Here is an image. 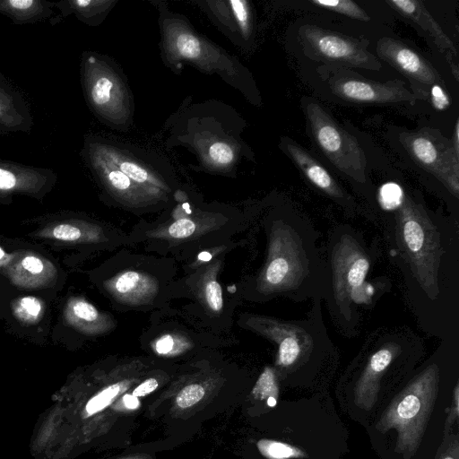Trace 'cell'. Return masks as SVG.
<instances>
[{
    "instance_id": "1",
    "label": "cell",
    "mask_w": 459,
    "mask_h": 459,
    "mask_svg": "<svg viewBox=\"0 0 459 459\" xmlns=\"http://www.w3.org/2000/svg\"><path fill=\"white\" fill-rule=\"evenodd\" d=\"M314 227L296 214L271 222L265 263L256 280L264 298L282 296L300 302L324 299L328 290V269L320 254Z\"/></svg>"
},
{
    "instance_id": "2",
    "label": "cell",
    "mask_w": 459,
    "mask_h": 459,
    "mask_svg": "<svg viewBox=\"0 0 459 459\" xmlns=\"http://www.w3.org/2000/svg\"><path fill=\"white\" fill-rule=\"evenodd\" d=\"M388 212H393V251L398 257L407 285L411 282L415 291L435 305L444 299L442 291L450 285L446 277L451 273L452 262L457 263V255L452 253V233L445 235L448 222H440L412 197L404 194L402 203ZM458 231V230H456Z\"/></svg>"
},
{
    "instance_id": "3",
    "label": "cell",
    "mask_w": 459,
    "mask_h": 459,
    "mask_svg": "<svg viewBox=\"0 0 459 459\" xmlns=\"http://www.w3.org/2000/svg\"><path fill=\"white\" fill-rule=\"evenodd\" d=\"M328 290L325 299L333 323L352 335L359 324V307H373L387 291V279L367 278L373 265V249L359 232L339 225L329 236L326 249Z\"/></svg>"
},
{
    "instance_id": "4",
    "label": "cell",
    "mask_w": 459,
    "mask_h": 459,
    "mask_svg": "<svg viewBox=\"0 0 459 459\" xmlns=\"http://www.w3.org/2000/svg\"><path fill=\"white\" fill-rule=\"evenodd\" d=\"M321 301L314 299L309 316L301 320L262 316L249 318L251 329L276 344V372L292 373L332 348L323 320Z\"/></svg>"
},
{
    "instance_id": "5",
    "label": "cell",
    "mask_w": 459,
    "mask_h": 459,
    "mask_svg": "<svg viewBox=\"0 0 459 459\" xmlns=\"http://www.w3.org/2000/svg\"><path fill=\"white\" fill-rule=\"evenodd\" d=\"M440 368L433 362L415 376L393 400L377 423V429L385 433L397 431L395 450L405 459L418 450L430 418L438 392Z\"/></svg>"
},
{
    "instance_id": "6",
    "label": "cell",
    "mask_w": 459,
    "mask_h": 459,
    "mask_svg": "<svg viewBox=\"0 0 459 459\" xmlns=\"http://www.w3.org/2000/svg\"><path fill=\"white\" fill-rule=\"evenodd\" d=\"M306 109L313 136L325 155L341 172L365 184L367 160L356 138L319 104L310 102Z\"/></svg>"
},
{
    "instance_id": "7",
    "label": "cell",
    "mask_w": 459,
    "mask_h": 459,
    "mask_svg": "<svg viewBox=\"0 0 459 459\" xmlns=\"http://www.w3.org/2000/svg\"><path fill=\"white\" fill-rule=\"evenodd\" d=\"M375 347L368 356L354 387L355 403L370 410L378 396L382 377L400 358L416 349L418 340L409 333L395 332L385 333L375 340Z\"/></svg>"
},
{
    "instance_id": "8",
    "label": "cell",
    "mask_w": 459,
    "mask_h": 459,
    "mask_svg": "<svg viewBox=\"0 0 459 459\" xmlns=\"http://www.w3.org/2000/svg\"><path fill=\"white\" fill-rule=\"evenodd\" d=\"M81 84L91 111L104 122H115L117 106L125 105V89L108 58L91 51L82 55Z\"/></svg>"
},
{
    "instance_id": "9",
    "label": "cell",
    "mask_w": 459,
    "mask_h": 459,
    "mask_svg": "<svg viewBox=\"0 0 459 459\" xmlns=\"http://www.w3.org/2000/svg\"><path fill=\"white\" fill-rule=\"evenodd\" d=\"M431 130H422L403 136L404 147L413 160L432 173L446 188L458 198L459 155L453 144Z\"/></svg>"
},
{
    "instance_id": "10",
    "label": "cell",
    "mask_w": 459,
    "mask_h": 459,
    "mask_svg": "<svg viewBox=\"0 0 459 459\" xmlns=\"http://www.w3.org/2000/svg\"><path fill=\"white\" fill-rule=\"evenodd\" d=\"M300 35L305 48L316 57L365 69L381 67L373 55L350 38L312 25L302 27Z\"/></svg>"
},
{
    "instance_id": "11",
    "label": "cell",
    "mask_w": 459,
    "mask_h": 459,
    "mask_svg": "<svg viewBox=\"0 0 459 459\" xmlns=\"http://www.w3.org/2000/svg\"><path fill=\"white\" fill-rule=\"evenodd\" d=\"M83 145L99 154L114 168L120 170L135 183L156 191H169V185L160 169L142 155L141 152L129 150L99 136L86 135Z\"/></svg>"
},
{
    "instance_id": "12",
    "label": "cell",
    "mask_w": 459,
    "mask_h": 459,
    "mask_svg": "<svg viewBox=\"0 0 459 459\" xmlns=\"http://www.w3.org/2000/svg\"><path fill=\"white\" fill-rule=\"evenodd\" d=\"M57 181L48 168L36 167L0 158V199L23 195L41 199Z\"/></svg>"
},
{
    "instance_id": "13",
    "label": "cell",
    "mask_w": 459,
    "mask_h": 459,
    "mask_svg": "<svg viewBox=\"0 0 459 459\" xmlns=\"http://www.w3.org/2000/svg\"><path fill=\"white\" fill-rule=\"evenodd\" d=\"M82 156L100 186L124 203L139 205L150 197L163 194L135 183L85 145L82 146Z\"/></svg>"
},
{
    "instance_id": "14",
    "label": "cell",
    "mask_w": 459,
    "mask_h": 459,
    "mask_svg": "<svg viewBox=\"0 0 459 459\" xmlns=\"http://www.w3.org/2000/svg\"><path fill=\"white\" fill-rule=\"evenodd\" d=\"M330 85L334 94L352 102L414 104L417 100V97L399 82L380 83L344 77L332 79Z\"/></svg>"
},
{
    "instance_id": "15",
    "label": "cell",
    "mask_w": 459,
    "mask_h": 459,
    "mask_svg": "<svg viewBox=\"0 0 459 459\" xmlns=\"http://www.w3.org/2000/svg\"><path fill=\"white\" fill-rule=\"evenodd\" d=\"M377 52L381 59L423 85L432 86L441 82L434 67L401 41L383 38L377 42Z\"/></svg>"
},
{
    "instance_id": "16",
    "label": "cell",
    "mask_w": 459,
    "mask_h": 459,
    "mask_svg": "<svg viewBox=\"0 0 459 459\" xmlns=\"http://www.w3.org/2000/svg\"><path fill=\"white\" fill-rule=\"evenodd\" d=\"M33 124L24 96L0 72V134L29 133Z\"/></svg>"
},
{
    "instance_id": "17",
    "label": "cell",
    "mask_w": 459,
    "mask_h": 459,
    "mask_svg": "<svg viewBox=\"0 0 459 459\" xmlns=\"http://www.w3.org/2000/svg\"><path fill=\"white\" fill-rule=\"evenodd\" d=\"M286 148L291 160L310 183L344 208L351 209L353 203L351 198L321 164L295 143H288Z\"/></svg>"
},
{
    "instance_id": "18",
    "label": "cell",
    "mask_w": 459,
    "mask_h": 459,
    "mask_svg": "<svg viewBox=\"0 0 459 459\" xmlns=\"http://www.w3.org/2000/svg\"><path fill=\"white\" fill-rule=\"evenodd\" d=\"M387 4L403 16L420 27L433 39L441 50L454 55L455 56H457V50L453 42L442 30L439 24L429 13L422 2L417 0H389Z\"/></svg>"
},
{
    "instance_id": "19",
    "label": "cell",
    "mask_w": 459,
    "mask_h": 459,
    "mask_svg": "<svg viewBox=\"0 0 459 459\" xmlns=\"http://www.w3.org/2000/svg\"><path fill=\"white\" fill-rule=\"evenodd\" d=\"M64 316L69 325L89 334L102 333L110 325L103 314L82 298L70 299L66 303Z\"/></svg>"
},
{
    "instance_id": "20",
    "label": "cell",
    "mask_w": 459,
    "mask_h": 459,
    "mask_svg": "<svg viewBox=\"0 0 459 459\" xmlns=\"http://www.w3.org/2000/svg\"><path fill=\"white\" fill-rule=\"evenodd\" d=\"M115 2L102 0H64L54 2L60 14L50 20L51 24L65 19L73 14L82 22L96 26L102 22L108 12Z\"/></svg>"
},
{
    "instance_id": "21",
    "label": "cell",
    "mask_w": 459,
    "mask_h": 459,
    "mask_svg": "<svg viewBox=\"0 0 459 459\" xmlns=\"http://www.w3.org/2000/svg\"><path fill=\"white\" fill-rule=\"evenodd\" d=\"M53 264L38 255H27L13 264L9 272L12 281L23 287H40L55 275Z\"/></svg>"
},
{
    "instance_id": "22",
    "label": "cell",
    "mask_w": 459,
    "mask_h": 459,
    "mask_svg": "<svg viewBox=\"0 0 459 459\" xmlns=\"http://www.w3.org/2000/svg\"><path fill=\"white\" fill-rule=\"evenodd\" d=\"M0 14L14 24H32L54 14V2L46 0H0Z\"/></svg>"
},
{
    "instance_id": "23",
    "label": "cell",
    "mask_w": 459,
    "mask_h": 459,
    "mask_svg": "<svg viewBox=\"0 0 459 459\" xmlns=\"http://www.w3.org/2000/svg\"><path fill=\"white\" fill-rule=\"evenodd\" d=\"M113 293L127 302H141L152 296L156 290L154 281L135 271H126L108 283Z\"/></svg>"
},
{
    "instance_id": "24",
    "label": "cell",
    "mask_w": 459,
    "mask_h": 459,
    "mask_svg": "<svg viewBox=\"0 0 459 459\" xmlns=\"http://www.w3.org/2000/svg\"><path fill=\"white\" fill-rule=\"evenodd\" d=\"M37 236L64 242H93L100 238V230L77 221H59L37 232Z\"/></svg>"
},
{
    "instance_id": "25",
    "label": "cell",
    "mask_w": 459,
    "mask_h": 459,
    "mask_svg": "<svg viewBox=\"0 0 459 459\" xmlns=\"http://www.w3.org/2000/svg\"><path fill=\"white\" fill-rule=\"evenodd\" d=\"M252 395L257 400H266L267 404L273 407L279 397V383L274 368L265 367L252 390Z\"/></svg>"
},
{
    "instance_id": "26",
    "label": "cell",
    "mask_w": 459,
    "mask_h": 459,
    "mask_svg": "<svg viewBox=\"0 0 459 459\" xmlns=\"http://www.w3.org/2000/svg\"><path fill=\"white\" fill-rule=\"evenodd\" d=\"M256 446L267 459H300L307 457V454L299 447L288 443L272 440L260 439Z\"/></svg>"
},
{
    "instance_id": "27",
    "label": "cell",
    "mask_w": 459,
    "mask_h": 459,
    "mask_svg": "<svg viewBox=\"0 0 459 459\" xmlns=\"http://www.w3.org/2000/svg\"><path fill=\"white\" fill-rule=\"evenodd\" d=\"M310 3L352 19L363 22L369 21L370 19L359 5L351 0H311Z\"/></svg>"
},
{
    "instance_id": "28",
    "label": "cell",
    "mask_w": 459,
    "mask_h": 459,
    "mask_svg": "<svg viewBox=\"0 0 459 459\" xmlns=\"http://www.w3.org/2000/svg\"><path fill=\"white\" fill-rule=\"evenodd\" d=\"M43 302L32 296L18 299L13 306V313L21 321L27 324L36 323L42 316Z\"/></svg>"
},
{
    "instance_id": "29",
    "label": "cell",
    "mask_w": 459,
    "mask_h": 459,
    "mask_svg": "<svg viewBox=\"0 0 459 459\" xmlns=\"http://www.w3.org/2000/svg\"><path fill=\"white\" fill-rule=\"evenodd\" d=\"M123 386L122 383H114L92 396L85 405L86 413L92 415L105 409L122 392Z\"/></svg>"
},
{
    "instance_id": "30",
    "label": "cell",
    "mask_w": 459,
    "mask_h": 459,
    "mask_svg": "<svg viewBox=\"0 0 459 459\" xmlns=\"http://www.w3.org/2000/svg\"><path fill=\"white\" fill-rule=\"evenodd\" d=\"M404 194L400 185L394 182L385 183L379 187L377 193L380 208L385 212L394 209L402 203Z\"/></svg>"
},
{
    "instance_id": "31",
    "label": "cell",
    "mask_w": 459,
    "mask_h": 459,
    "mask_svg": "<svg viewBox=\"0 0 459 459\" xmlns=\"http://www.w3.org/2000/svg\"><path fill=\"white\" fill-rule=\"evenodd\" d=\"M227 3L232 12L233 21L239 28L242 36L247 38L251 31V15L248 3L242 0H232Z\"/></svg>"
},
{
    "instance_id": "32",
    "label": "cell",
    "mask_w": 459,
    "mask_h": 459,
    "mask_svg": "<svg viewBox=\"0 0 459 459\" xmlns=\"http://www.w3.org/2000/svg\"><path fill=\"white\" fill-rule=\"evenodd\" d=\"M205 388L201 384H190L183 387L176 396L178 409H187L197 404L204 396Z\"/></svg>"
},
{
    "instance_id": "33",
    "label": "cell",
    "mask_w": 459,
    "mask_h": 459,
    "mask_svg": "<svg viewBox=\"0 0 459 459\" xmlns=\"http://www.w3.org/2000/svg\"><path fill=\"white\" fill-rule=\"evenodd\" d=\"M189 346V342H184L181 337L166 333L160 336L154 342V350L159 354H175Z\"/></svg>"
},
{
    "instance_id": "34",
    "label": "cell",
    "mask_w": 459,
    "mask_h": 459,
    "mask_svg": "<svg viewBox=\"0 0 459 459\" xmlns=\"http://www.w3.org/2000/svg\"><path fill=\"white\" fill-rule=\"evenodd\" d=\"M204 296L208 307L219 312L223 306L221 287L215 279H209L204 285Z\"/></svg>"
},
{
    "instance_id": "35",
    "label": "cell",
    "mask_w": 459,
    "mask_h": 459,
    "mask_svg": "<svg viewBox=\"0 0 459 459\" xmlns=\"http://www.w3.org/2000/svg\"><path fill=\"white\" fill-rule=\"evenodd\" d=\"M209 157L213 164L225 166L232 163L235 155L233 148L226 142H216L209 148Z\"/></svg>"
},
{
    "instance_id": "36",
    "label": "cell",
    "mask_w": 459,
    "mask_h": 459,
    "mask_svg": "<svg viewBox=\"0 0 459 459\" xmlns=\"http://www.w3.org/2000/svg\"><path fill=\"white\" fill-rule=\"evenodd\" d=\"M196 229L197 224L195 221L188 218H181L171 223L167 231L169 237L181 239L193 235Z\"/></svg>"
},
{
    "instance_id": "37",
    "label": "cell",
    "mask_w": 459,
    "mask_h": 459,
    "mask_svg": "<svg viewBox=\"0 0 459 459\" xmlns=\"http://www.w3.org/2000/svg\"><path fill=\"white\" fill-rule=\"evenodd\" d=\"M459 442L457 435H450L444 438V442L438 449L436 459H458Z\"/></svg>"
},
{
    "instance_id": "38",
    "label": "cell",
    "mask_w": 459,
    "mask_h": 459,
    "mask_svg": "<svg viewBox=\"0 0 459 459\" xmlns=\"http://www.w3.org/2000/svg\"><path fill=\"white\" fill-rule=\"evenodd\" d=\"M430 102L433 108L437 111H444L450 106L448 95L439 83L431 86Z\"/></svg>"
},
{
    "instance_id": "39",
    "label": "cell",
    "mask_w": 459,
    "mask_h": 459,
    "mask_svg": "<svg viewBox=\"0 0 459 459\" xmlns=\"http://www.w3.org/2000/svg\"><path fill=\"white\" fill-rule=\"evenodd\" d=\"M458 398H459V385H458V382H456L455 386L454 388V392H453L452 407L450 409V411H449L448 416L446 420L445 431H444L446 436L447 435V432L449 431L450 427L458 419V416H459V406H458L459 399Z\"/></svg>"
},
{
    "instance_id": "40",
    "label": "cell",
    "mask_w": 459,
    "mask_h": 459,
    "mask_svg": "<svg viewBox=\"0 0 459 459\" xmlns=\"http://www.w3.org/2000/svg\"><path fill=\"white\" fill-rule=\"evenodd\" d=\"M159 385L158 380L154 377H149L138 385L132 392L131 395L134 397L144 396L154 391Z\"/></svg>"
},
{
    "instance_id": "41",
    "label": "cell",
    "mask_w": 459,
    "mask_h": 459,
    "mask_svg": "<svg viewBox=\"0 0 459 459\" xmlns=\"http://www.w3.org/2000/svg\"><path fill=\"white\" fill-rule=\"evenodd\" d=\"M452 144L456 152L459 155V123L456 121L455 126L454 135L452 136Z\"/></svg>"
},
{
    "instance_id": "42",
    "label": "cell",
    "mask_w": 459,
    "mask_h": 459,
    "mask_svg": "<svg viewBox=\"0 0 459 459\" xmlns=\"http://www.w3.org/2000/svg\"><path fill=\"white\" fill-rule=\"evenodd\" d=\"M5 257V252L2 247H0V261H2Z\"/></svg>"
}]
</instances>
